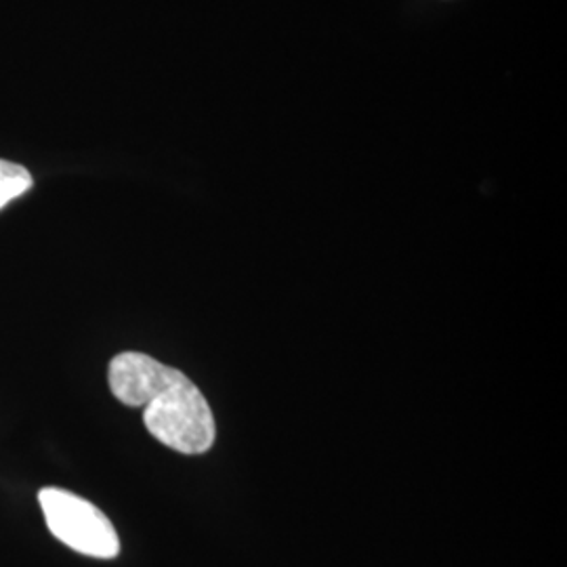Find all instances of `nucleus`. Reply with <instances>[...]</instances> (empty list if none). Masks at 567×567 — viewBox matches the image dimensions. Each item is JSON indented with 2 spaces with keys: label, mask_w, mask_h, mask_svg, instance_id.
Returning a JSON list of instances; mask_svg holds the SVG:
<instances>
[{
  "label": "nucleus",
  "mask_w": 567,
  "mask_h": 567,
  "mask_svg": "<svg viewBox=\"0 0 567 567\" xmlns=\"http://www.w3.org/2000/svg\"><path fill=\"white\" fill-rule=\"evenodd\" d=\"M32 187V175L21 164L0 161V208Z\"/></svg>",
  "instance_id": "7ed1b4c3"
},
{
  "label": "nucleus",
  "mask_w": 567,
  "mask_h": 567,
  "mask_svg": "<svg viewBox=\"0 0 567 567\" xmlns=\"http://www.w3.org/2000/svg\"><path fill=\"white\" fill-rule=\"evenodd\" d=\"M107 383L118 402L143 408L145 429L164 446L204 454L215 444L213 410L182 370L145 353L124 351L110 362Z\"/></svg>",
  "instance_id": "f257e3e1"
},
{
  "label": "nucleus",
  "mask_w": 567,
  "mask_h": 567,
  "mask_svg": "<svg viewBox=\"0 0 567 567\" xmlns=\"http://www.w3.org/2000/svg\"><path fill=\"white\" fill-rule=\"evenodd\" d=\"M39 503L49 532L65 547L97 559H114L121 553L112 522L89 501L61 487H42Z\"/></svg>",
  "instance_id": "f03ea898"
}]
</instances>
